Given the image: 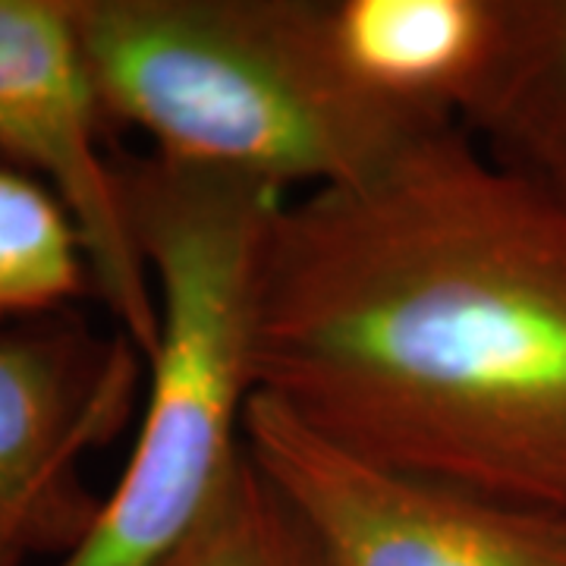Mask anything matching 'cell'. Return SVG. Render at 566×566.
Segmentation results:
<instances>
[{"mask_svg":"<svg viewBox=\"0 0 566 566\" xmlns=\"http://www.w3.org/2000/svg\"><path fill=\"white\" fill-rule=\"evenodd\" d=\"M102 98L82 51L73 0H0V167L39 180L70 211L92 293L148 359L158 300L104 151Z\"/></svg>","mask_w":566,"mask_h":566,"instance_id":"obj_5","label":"cell"},{"mask_svg":"<svg viewBox=\"0 0 566 566\" xmlns=\"http://www.w3.org/2000/svg\"><path fill=\"white\" fill-rule=\"evenodd\" d=\"M117 174L158 300V340L120 482L57 566H167L218 501L245 453L264 243L293 199L158 155H120Z\"/></svg>","mask_w":566,"mask_h":566,"instance_id":"obj_3","label":"cell"},{"mask_svg":"<svg viewBox=\"0 0 566 566\" xmlns=\"http://www.w3.org/2000/svg\"><path fill=\"white\" fill-rule=\"evenodd\" d=\"M460 126L506 174L566 205V0H506L497 61Z\"/></svg>","mask_w":566,"mask_h":566,"instance_id":"obj_8","label":"cell"},{"mask_svg":"<svg viewBox=\"0 0 566 566\" xmlns=\"http://www.w3.org/2000/svg\"><path fill=\"white\" fill-rule=\"evenodd\" d=\"M73 13L107 123L145 133L167 161L305 196L450 126L349 73L334 0H73Z\"/></svg>","mask_w":566,"mask_h":566,"instance_id":"obj_2","label":"cell"},{"mask_svg":"<svg viewBox=\"0 0 566 566\" xmlns=\"http://www.w3.org/2000/svg\"><path fill=\"white\" fill-rule=\"evenodd\" d=\"M92 290L85 243L51 189L0 167V318H44Z\"/></svg>","mask_w":566,"mask_h":566,"instance_id":"obj_9","label":"cell"},{"mask_svg":"<svg viewBox=\"0 0 566 566\" xmlns=\"http://www.w3.org/2000/svg\"><path fill=\"white\" fill-rule=\"evenodd\" d=\"M252 359L255 394L327 441L566 520V205L460 123L286 199Z\"/></svg>","mask_w":566,"mask_h":566,"instance_id":"obj_1","label":"cell"},{"mask_svg":"<svg viewBox=\"0 0 566 566\" xmlns=\"http://www.w3.org/2000/svg\"><path fill=\"white\" fill-rule=\"evenodd\" d=\"M29 554L20 551L17 545H10L7 538H0V566H20Z\"/></svg>","mask_w":566,"mask_h":566,"instance_id":"obj_11","label":"cell"},{"mask_svg":"<svg viewBox=\"0 0 566 566\" xmlns=\"http://www.w3.org/2000/svg\"><path fill=\"white\" fill-rule=\"evenodd\" d=\"M142 356L123 334L44 315L0 327V538L66 557L102 501L82 457L111 444L139 394Z\"/></svg>","mask_w":566,"mask_h":566,"instance_id":"obj_6","label":"cell"},{"mask_svg":"<svg viewBox=\"0 0 566 566\" xmlns=\"http://www.w3.org/2000/svg\"><path fill=\"white\" fill-rule=\"evenodd\" d=\"M506 0H334V35L371 95L434 123H460L504 41Z\"/></svg>","mask_w":566,"mask_h":566,"instance_id":"obj_7","label":"cell"},{"mask_svg":"<svg viewBox=\"0 0 566 566\" xmlns=\"http://www.w3.org/2000/svg\"><path fill=\"white\" fill-rule=\"evenodd\" d=\"M243 434L322 566H566V520L371 463L264 394L245 409Z\"/></svg>","mask_w":566,"mask_h":566,"instance_id":"obj_4","label":"cell"},{"mask_svg":"<svg viewBox=\"0 0 566 566\" xmlns=\"http://www.w3.org/2000/svg\"><path fill=\"white\" fill-rule=\"evenodd\" d=\"M167 566H322L293 506L243 453L218 501Z\"/></svg>","mask_w":566,"mask_h":566,"instance_id":"obj_10","label":"cell"}]
</instances>
